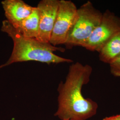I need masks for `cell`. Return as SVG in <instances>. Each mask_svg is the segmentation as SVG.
Masks as SVG:
<instances>
[{
  "label": "cell",
  "mask_w": 120,
  "mask_h": 120,
  "mask_svg": "<svg viewBox=\"0 0 120 120\" xmlns=\"http://www.w3.org/2000/svg\"><path fill=\"white\" fill-rule=\"evenodd\" d=\"M93 70L90 65L79 62L70 65L65 81L60 82L57 88L58 109L54 116L61 120H87L96 114L98 104L82 94Z\"/></svg>",
  "instance_id": "1"
},
{
  "label": "cell",
  "mask_w": 120,
  "mask_h": 120,
  "mask_svg": "<svg viewBox=\"0 0 120 120\" xmlns=\"http://www.w3.org/2000/svg\"><path fill=\"white\" fill-rule=\"evenodd\" d=\"M1 31L12 39L13 47L8 60L0 65V69L15 63L36 61L47 64L72 63L73 60L55 54L54 52H63L64 49L54 46L50 43H43L35 38L23 36L6 20L2 22Z\"/></svg>",
  "instance_id": "2"
},
{
  "label": "cell",
  "mask_w": 120,
  "mask_h": 120,
  "mask_svg": "<svg viewBox=\"0 0 120 120\" xmlns=\"http://www.w3.org/2000/svg\"><path fill=\"white\" fill-rule=\"evenodd\" d=\"M103 13L88 1L77 9V16L64 44L67 49L82 45L90 38L101 21Z\"/></svg>",
  "instance_id": "3"
},
{
  "label": "cell",
  "mask_w": 120,
  "mask_h": 120,
  "mask_svg": "<svg viewBox=\"0 0 120 120\" xmlns=\"http://www.w3.org/2000/svg\"><path fill=\"white\" fill-rule=\"evenodd\" d=\"M120 30V17L107 9L103 13L98 26L81 47L90 51L98 52L104 45Z\"/></svg>",
  "instance_id": "4"
},
{
  "label": "cell",
  "mask_w": 120,
  "mask_h": 120,
  "mask_svg": "<svg viewBox=\"0 0 120 120\" xmlns=\"http://www.w3.org/2000/svg\"><path fill=\"white\" fill-rule=\"evenodd\" d=\"M77 9L70 0H59L56 20L49 43L56 46L64 45L77 16Z\"/></svg>",
  "instance_id": "5"
},
{
  "label": "cell",
  "mask_w": 120,
  "mask_h": 120,
  "mask_svg": "<svg viewBox=\"0 0 120 120\" xmlns=\"http://www.w3.org/2000/svg\"><path fill=\"white\" fill-rule=\"evenodd\" d=\"M59 4V0H41L37 7L39 11L38 34L36 39L49 43Z\"/></svg>",
  "instance_id": "6"
},
{
  "label": "cell",
  "mask_w": 120,
  "mask_h": 120,
  "mask_svg": "<svg viewBox=\"0 0 120 120\" xmlns=\"http://www.w3.org/2000/svg\"><path fill=\"white\" fill-rule=\"evenodd\" d=\"M1 4L6 20L14 27L28 17L35 8L22 0H4Z\"/></svg>",
  "instance_id": "7"
},
{
  "label": "cell",
  "mask_w": 120,
  "mask_h": 120,
  "mask_svg": "<svg viewBox=\"0 0 120 120\" xmlns=\"http://www.w3.org/2000/svg\"><path fill=\"white\" fill-rule=\"evenodd\" d=\"M39 19V11L37 7H35L34 11L28 17L13 27L26 38H36L38 34Z\"/></svg>",
  "instance_id": "8"
},
{
  "label": "cell",
  "mask_w": 120,
  "mask_h": 120,
  "mask_svg": "<svg viewBox=\"0 0 120 120\" xmlns=\"http://www.w3.org/2000/svg\"><path fill=\"white\" fill-rule=\"evenodd\" d=\"M98 52L100 60L108 64L120 56V30L104 45Z\"/></svg>",
  "instance_id": "9"
},
{
  "label": "cell",
  "mask_w": 120,
  "mask_h": 120,
  "mask_svg": "<svg viewBox=\"0 0 120 120\" xmlns=\"http://www.w3.org/2000/svg\"><path fill=\"white\" fill-rule=\"evenodd\" d=\"M109 64L112 75L115 77H120V55Z\"/></svg>",
  "instance_id": "10"
},
{
  "label": "cell",
  "mask_w": 120,
  "mask_h": 120,
  "mask_svg": "<svg viewBox=\"0 0 120 120\" xmlns=\"http://www.w3.org/2000/svg\"><path fill=\"white\" fill-rule=\"evenodd\" d=\"M102 120H120L118 117V115H117L116 116H112L109 117H106L104 118Z\"/></svg>",
  "instance_id": "11"
},
{
  "label": "cell",
  "mask_w": 120,
  "mask_h": 120,
  "mask_svg": "<svg viewBox=\"0 0 120 120\" xmlns=\"http://www.w3.org/2000/svg\"><path fill=\"white\" fill-rule=\"evenodd\" d=\"M118 115V117H119V119H120V114H119V115Z\"/></svg>",
  "instance_id": "12"
}]
</instances>
